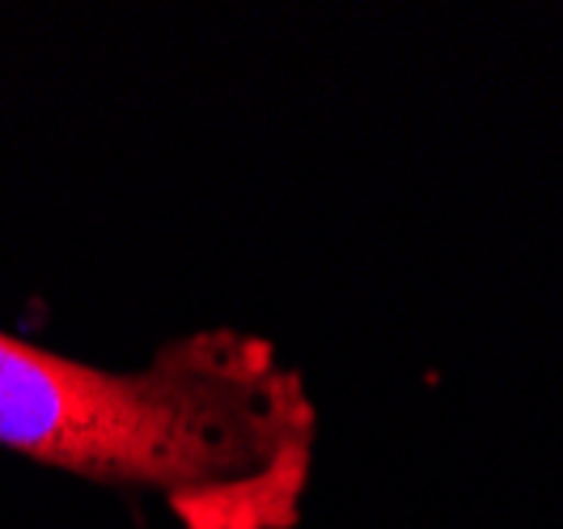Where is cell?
Wrapping results in <instances>:
<instances>
[{"instance_id":"cell-1","label":"cell","mask_w":563,"mask_h":529,"mask_svg":"<svg viewBox=\"0 0 563 529\" xmlns=\"http://www.w3.org/2000/svg\"><path fill=\"white\" fill-rule=\"evenodd\" d=\"M0 449L162 500L183 529H288L313 407L251 334L199 331L141 368H107L0 331Z\"/></svg>"}]
</instances>
